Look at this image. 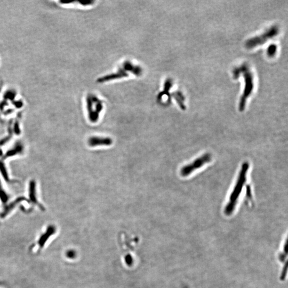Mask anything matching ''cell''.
Masks as SVG:
<instances>
[{"mask_svg": "<svg viewBox=\"0 0 288 288\" xmlns=\"http://www.w3.org/2000/svg\"><path fill=\"white\" fill-rule=\"evenodd\" d=\"M248 166L249 165L247 163H244L243 165L237 183L235 187L234 190L230 196L229 200L230 201L225 209V213L227 215H230V214L232 213L233 211H234L235 206L236 203V200L239 197V195L240 194V191L243 187L244 182L246 181V173L247 171Z\"/></svg>", "mask_w": 288, "mask_h": 288, "instance_id": "cell-1", "label": "cell"}, {"mask_svg": "<svg viewBox=\"0 0 288 288\" xmlns=\"http://www.w3.org/2000/svg\"><path fill=\"white\" fill-rule=\"evenodd\" d=\"M240 72L243 73V76L245 79V87L243 92V95L242 96L241 100L239 104V109L242 112L244 110L245 108L246 101L247 97L251 94L253 87H254V82H253V76L251 72L249 70V68L247 67V65H243V66L239 68Z\"/></svg>", "mask_w": 288, "mask_h": 288, "instance_id": "cell-2", "label": "cell"}, {"mask_svg": "<svg viewBox=\"0 0 288 288\" xmlns=\"http://www.w3.org/2000/svg\"><path fill=\"white\" fill-rule=\"evenodd\" d=\"M279 33V28L277 26H273L260 36L249 39L245 43V47L248 49H252L257 45L262 44L269 39L276 36Z\"/></svg>", "mask_w": 288, "mask_h": 288, "instance_id": "cell-3", "label": "cell"}, {"mask_svg": "<svg viewBox=\"0 0 288 288\" xmlns=\"http://www.w3.org/2000/svg\"><path fill=\"white\" fill-rule=\"evenodd\" d=\"M210 155L209 154H205L203 156L197 158L192 164L187 165L181 169L180 171L181 176L183 177L187 176L188 175L192 173L194 170L200 168L205 163L210 161Z\"/></svg>", "mask_w": 288, "mask_h": 288, "instance_id": "cell-4", "label": "cell"}, {"mask_svg": "<svg viewBox=\"0 0 288 288\" xmlns=\"http://www.w3.org/2000/svg\"><path fill=\"white\" fill-rule=\"evenodd\" d=\"M88 144L91 147H96L98 146H109L113 143V140L111 138L108 137H91L87 141Z\"/></svg>", "mask_w": 288, "mask_h": 288, "instance_id": "cell-5", "label": "cell"}, {"mask_svg": "<svg viewBox=\"0 0 288 288\" xmlns=\"http://www.w3.org/2000/svg\"><path fill=\"white\" fill-rule=\"evenodd\" d=\"M24 150V146L23 144L21 141H18L15 144L14 146L11 148L6 152L4 155V158H9L13 156H16L17 155H20L23 153Z\"/></svg>", "mask_w": 288, "mask_h": 288, "instance_id": "cell-6", "label": "cell"}, {"mask_svg": "<svg viewBox=\"0 0 288 288\" xmlns=\"http://www.w3.org/2000/svg\"><path fill=\"white\" fill-rule=\"evenodd\" d=\"M28 196L30 200L34 204L38 205V207L42 208V206L40 204L38 203V200L37 198L36 195V183L34 180H31L29 183V188H28Z\"/></svg>", "mask_w": 288, "mask_h": 288, "instance_id": "cell-7", "label": "cell"}, {"mask_svg": "<svg viewBox=\"0 0 288 288\" xmlns=\"http://www.w3.org/2000/svg\"><path fill=\"white\" fill-rule=\"evenodd\" d=\"M9 199L10 196L6 193V190L4 189L1 182L0 181V201L2 202L3 204L5 205L7 204Z\"/></svg>", "mask_w": 288, "mask_h": 288, "instance_id": "cell-8", "label": "cell"}, {"mask_svg": "<svg viewBox=\"0 0 288 288\" xmlns=\"http://www.w3.org/2000/svg\"><path fill=\"white\" fill-rule=\"evenodd\" d=\"M0 173L1 174L4 180L8 182L10 181V179L8 173L7 171L6 166L4 164L2 160H0Z\"/></svg>", "mask_w": 288, "mask_h": 288, "instance_id": "cell-9", "label": "cell"}, {"mask_svg": "<svg viewBox=\"0 0 288 288\" xmlns=\"http://www.w3.org/2000/svg\"><path fill=\"white\" fill-rule=\"evenodd\" d=\"M17 96V92L14 89H9L4 92L3 98L6 100L13 101Z\"/></svg>", "mask_w": 288, "mask_h": 288, "instance_id": "cell-10", "label": "cell"}, {"mask_svg": "<svg viewBox=\"0 0 288 288\" xmlns=\"http://www.w3.org/2000/svg\"><path fill=\"white\" fill-rule=\"evenodd\" d=\"M174 96H175V99L177 100V101H178V102L179 103V106H180L181 108H185V107L183 104V100H184V99H183V95H182L181 94L177 93V94H175V95H174Z\"/></svg>", "mask_w": 288, "mask_h": 288, "instance_id": "cell-11", "label": "cell"}, {"mask_svg": "<svg viewBox=\"0 0 288 288\" xmlns=\"http://www.w3.org/2000/svg\"><path fill=\"white\" fill-rule=\"evenodd\" d=\"M276 52V46L274 44L271 45L267 50V54L269 57H273Z\"/></svg>", "mask_w": 288, "mask_h": 288, "instance_id": "cell-12", "label": "cell"}, {"mask_svg": "<svg viewBox=\"0 0 288 288\" xmlns=\"http://www.w3.org/2000/svg\"><path fill=\"white\" fill-rule=\"evenodd\" d=\"M12 102L13 105L17 108H20L23 106V102L21 100L13 101Z\"/></svg>", "mask_w": 288, "mask_h": 288, "instance_id": "cell-13", "label": "cell"}]
</instances>
